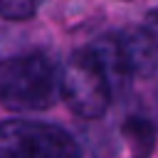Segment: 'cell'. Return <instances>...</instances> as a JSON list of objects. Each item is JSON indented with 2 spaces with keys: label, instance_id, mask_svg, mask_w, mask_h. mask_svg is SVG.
I'll use <instances>...</instances> for the list:
<instances>
[{
  "label": "cell",
  "instance_id": "3957f363",
  "mask_svg": "<svg viewBox=\"0 0 158 158\" xmlns=\"http://www.w3.org/2000/svg\"><path fill=\"white\" fill-rule=\"evenodd\" d=\"M0 158H79V143L62 126L10 118L0 123Z\"/></svg>",
  "mask_w": 158,
  "mask_h": 158
},
{
  "label": "cell",
  "instance_id": "5b68a950",
  "mask_svg": "<svg viewBox=\"0 0 158 158\" xmlns=\"http://www.w3.org/2000/svg\"><path fill=\"white\" fill-rule=\"evenodd\" d=\"M121 136L133 158H151L158 143V123L148 116H128L121 126Z\"/></svg>",
  "mask_w": 158,
  "mask_h": 158
},
{
  "label": "cell",
  "instance_id": "7a4b0ae2",
  "mask_svg": "<svg viewBox=\"0 0 158 158\" xmlns=\"http://www.w3.org/2000/svg\"><path fill=\"white\" fill-rule=\"evenodd\" d=\"M114 89L91 47L77 49L62 67V99L79 118L96 121L106 114Z\"/></svg>",
  "mask_w": 158,
  "mask_h": 158
},
{
  "label": "cell",
  "instance_id": "6da1fadb",
  "mask_svg": "<svg viewBox=\"0 0 158 158\" xmlns=\"http://www.w3.org/2000/svg\"><path fill=\"white\" fill-rule=\"evenodd\" d=\"M62 96V69L42 52L0 59V106L47 111Z\"/></svg>",
  "mask_w": 158,
  "mask_h": 158
},
{
  "label": "cell",
  "instance_id": "8992f818",
  "mask_svg": "<svg viewBox=\"0 0 158 158\" xmlns=\"http://www.w3.org/2000/svg\"><path fill=\"white\" fill-rule=\"evenodd\" d=\"M37 7H40V0H0V17L22 22V20H30L37 12Z\"/></svg>",
  "mask_w": 158,
  "mask_h": 158
},
{
  "label": "cell",
  "instance_id": "277c9868",
  "mask_svg": "<svg viewBox=\"0 0 158 158\" xmlns=\"http://www.w3.org/2000/svg\"><path fill=\"white\" fill-rule=\"evenodd\" d=\"M118 37H121V44H123L133 77L151 74L158 69V7L146 15L141 27L121 32Z\"/></svg>",
  "mask_w": 158,
  "mask_h": 158
}]
</instances>
